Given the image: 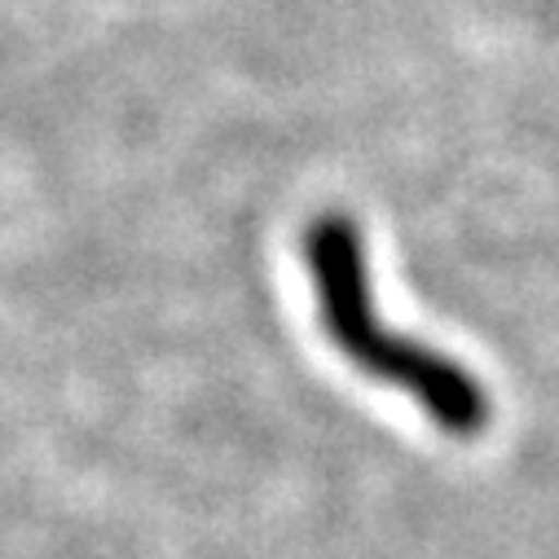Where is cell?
Masks as SVG:
<instances>
[{
  "label": "cell",
  "mask_w": 559,
  "mask_h": 559,
  "mask_svg": "<svg viewBox=\"0 0 559 559\" xmlns=\"http://www.w3.org/2000/svg\"><path fill=\"white\" fill-rule=\"evenodd\" d=\"M305 269L318 296V318L331 344L366 379L409 396L432 428L454 441H472L489 428V388L454 357L392 331L374 309L361 229L344 212H326L305 229Z\"/></svg>",
  "instance_id": "1"
}]
</instances>
